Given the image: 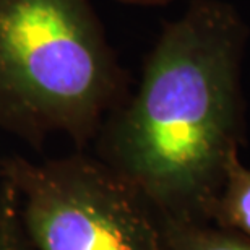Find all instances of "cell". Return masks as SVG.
<instances>
[{
    "instance_id": "6da1fadb",
    "label": "cell",
    "mask_w": 250,
    "mask_h": 250,
    "mask_svg": "<svg viewBox=\"0 0 250 250\" xmlns=\"http://www.w3.org/2000/svg\"><path fill=\"white\" fill-rule=\"evenodd\" d=\"M249 26L232 3L192 0L164 24L138 88L106 117L98 158L161 214L207 221L239 156Z\"/></svg>"
},
{
    "instance_id": "7a4b0ae2",
    "label": "cell",
    "mask_w": 250,
    "mask_h": 250,
    "mask_svg": "<svg viewBox=\"0 0 250 250\" xmlns=\"http://www.w3.org/2000/svg\"><path fill=\"white\" fill-rule=\"evenodd\" d=\"M127 73L89 0H0V130L78 149L127 98Z\"/></svg>"
},
{
    "instance_id": "3957f363",
    "label": "cell",
    "mask_w": 250,
    "mask_h": 250,
    "mask_svg": "<svg viewBox=\"0 0 250 250\" xmlns=\"http://www.w3.org/2000/svg\"><path fill=\"white\" fill-rule=\"evenodd\" d=\"M0 177L15 187L34 250H163L149 200L83 149L38 163L10 154L0 158Z\"/></svg>"
},
{
    "instance_id": "277c9868",
    "label": "cell",
    "mask_w": 250,
    "mask_h": 250,
    "mask_svg": "<svg viewBox=\"0 0 250 250\" xmlns=\"http://www.w3.org/2000/svg\"><path fill=\"white\" fill-rule=\"evenodd\" d=\"M163 250H250V239L203 219L161 214Z\"/></svg>"
},
{
    "instance_id": "5b68a950",
    "label": "cell",
    "mask_w": 250,
    "mask_h": 250,
    "mask_svg": "<svg viewBox=\"0 0 250 250\" xmlns=\"http://www.w3.org/2000/svg\"><path fill=\"white\" fill-rule=\"evenodd\" d=\"M207 221L250 239V167L239 156L228 164L226 176L208 209Z\"/></svg>"
},
{
    "instance_id": "8992f818",
    "label": "cell",
    "mask_w": 250,
    "mask_h": 250,
    "mask_svg": "<svg viewBox=\"0 0 250 250\" xmlns=\"http://www.w3.org/2000/svg\"><path fill=\"white\" fill-rule=\"evenodd\" d=\"M0 250H34L18 214L15 187L0 177Z\"/></svg>"
},
{
    "instance_id": "52a82bcc",
    "label": "cell",
    "mask_w": 250,
    "mask_h": 250,
    "mask_svg": "<svg viewBox=\"0 0 250 250\" xmlns=\"http://www.w3.org/2000/svg\"><path fill=\"white\" fill-rule=\"evenodd\" d=\"M127 5H137V7H163V5L172 3L174 0H114Z\"/></svg>"
}]
</instances>
